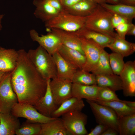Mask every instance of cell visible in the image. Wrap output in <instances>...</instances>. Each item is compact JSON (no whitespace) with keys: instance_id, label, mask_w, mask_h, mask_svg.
<instances>
[{"instance_id":"1","label":"cell","mask_w":135,"mask_h":135,"mask_svg":"<svg viewBox=\"0 0 135 135\" xmlns=\"http://www.w3.org/2000/svg\"><path fill=\"white\" fill-rule=\"evenodd\" d=\"M17 64L11 72V83L18 102L34 106L44 95L47 80L36 69L24 49L18 50Z\"/></svg>"},{"instance_id":"2","label":"cell","mask_w":135,"mask_h":135,"mask_svg":"<svg viewBox=\"0 0 135 135\" xmlns=\"http://www.w3.org/2000/svg\"><path fill=\"white\" fill-rule=\"evenodd\" d=\"M28 56L42 76L46 80L57 77L56 66L52 55L39 46L35 49H30Z\"/></svg>"},{"instance_id":"3","label":"cell","mask_w":135,"mask_h":135,"mask_svg":"<svg viewBox=\"0 0 135 135\" xmlns=\"http://www.w3.org/2000/svg\"><path fill=\"white\" fill-rule=\"evenodd\" d=\"M113 14L98 4L92 12L86 17L85 27L114 38L116 33L111 25Z\"/></svg>"},{"instance_id":"4","label":"cell","mask_w":135,"mask_h":135,"mask_svg":"<svg viewBox=\"0 0 135 135\" xmlns=\"http://www.w3.org/2000/svg\"><path fill=\"white\" fill-rule=\"evenodd\" d=\"M86 17L73 15L64 9L49 21L44 23L47 29L55 28L74 32L85 26Z\"/></svg>"},{"instance_id":"5","label":"cell","mask_w":135,"mask_h":135,"mask_svg":"<svg viewBox=\"0 0 135 135\" xmlns=\"http://www.w3.org/2000/svg\"><path fill=\"white\" fill-rule=\"evenodd\" d=\"M70 135H86V128L88 116L81 111H74L66 113L61 118Z\"/></svg>"},{"instance_id":"6","label":"cell","mask_w":135,"mask_h":135,"mask_svg":"<svg viewBox=\"0 0 135 135\" xmlns=\"http://www.w3.org/2000/svg\"><path fill=\"white\" fill-rule=\"evenodd\" d=\"M98 124L104 125L113 128L118 132V117L116 112L106 106L86 100Z\"/></svg>"},{"instance_id":"7","label":"cell","mask_w":135,"mask_h":135,"mask_svg":"<svg viewBox=\"0 0 135 135\" xmlns=\"http://www.w3.org/2000/svg\"><path fill=\"white\" fill-rule=\"evenodd\" d=\"M11 72H8L0 83V113L11 112L14 105L18 102L17 96L12 88Z\"/></svg>"},{"instance_id":"8","label":"cell","mask_w":135,"mask_h":135,"mask_svg":"<svg viewBox=\"0 0 135 135\" xmlns=\"http://www.w3.org/2000/svg\"><path fill=\"white\" fill-rule=\"evenodd\" d=\"M11 112L17 118H25L28 122L40 124L48 122L56 118L43 115L31 104L18 102L14 106Z\"/></svg>"},{"instance_id":"9","label":"cell","mask_w":135,"mask_h":135,"mask_svg":"<svg viewBox=\"0 0 135 135\" xmlns=\"http://www.w3.org/2000/svg\"><path fill=\"white\" fill-rule=\"evenodd\" d=\"M72 80H69L57 77L50 80V90L55 103L58 106L72 96Z\"/></svg>"},{"instance_id":"10","label":"cell","mask_w":135,"mask_h":135,"mask_svg":"<svg viewBox=\"0 0 135 135\" xmlns=\"http://www.w3.org/2000/svg\"><path fill=\"white\" fill-rule=\"evenodd\" d=\"M80 38L86 60L82 70L92 72L96 65L101 52L104 48L91 40Z\"/></svg>"},{"instance_id":"11","label":"cell","mask_w":135,"mask_h":135,"mask_svg":"<svg viewBox=\"0 0 135 135\" xmlns=\"http://www.w3.org/2000/svg\"><path fill=\"white\" fill-rule=\"evenodd\" d=\"M122 82V90L126 97L135 96V61L125 63L124 68L119 75Z\"/></svg>"},{"instance_id":"12","label":"cell","mask_w":135,"mask_h":135,"mask_svg":"<svg viewBox=\"0 0 135 135\" xmlns=\"http://www.w3.org/2000/svg\"><path fill=\"white\" fill-rule=\"evenodd\" d=\"M29 33L33 41L37 42L39 46L52 55L58 51L62 44L59 38L50 32L46 35L40 36L36 30L32 29L30 30Z\"/></svg>"},{"instance_id":"13","label":"cell","mask_w":135,"mask_h":135,"mask_svg":"<svg viewBox=\"0 0 135 135\" xmlns=\"http://www.w3.org/2000/svg\"><path fill=\"white\" fill-rule=\"evenodd\" d=\"M51 79L47 80V86L44 95L33 106L43 115L51 117L53 112L58 106L54 101L50 90V83Z\"/></svg>"},{"instance_id":"14","label":"cell","mask_w":135,"mask_h":135,"mask_svg":"<svg viewBox=\"0 0 135 135\" xmlns=\"http://www.w3.org/2000/svg\"><path fill=\"white\" fill-rule=\"evenodd\" d=\"M74 32L79 37L92 41L104 49L113 42L114 38L85 26Z\"/></svg>"},{"instance_id":"15","label":"cell","mask_w":135,"mask_h":135,"mask_svg":"<svg viewBox=\"0 0 135 135\" xmlns=\"http://www.w3.org/2000/svg\"><path fill=\"white\" fill-rule=\"evenodd\" d=\"M58 52L64 60L77 69H82L84 66L86 57L78 50L62 44Z\"/></svg>"},{"instance_id":"16","label":"cell","mask_w":135,"mask_h":135,"mask_svg":"<svg viewBox=\"0 0 135 135\" xmlns=\"http://www.w3.org/2000/svg\"><path fill=\"white\" fill-rule=\"evenodd\" d=\"M49 30L50 31V32L53 33L59 38L62 45L77 50L84 55L82 48L80 38L74 32L55 28Z\"/></svg>"},{"instance_id":"17","label":"cell","mask_w":135,"mask_h":135,"mask_svg":"<svg viewBox=\"0 0 135 135\" xmlns=\"http://www.w3.org/2000/svg\"><path fill=\"white\" fill-rule=\"evenodd\" d=\"M18 57V51L0 47V71L12 72L16 66Z\"/></svg>"},{"instance_id":"18","label":"cell","mask_w":135,"mask_h":135,"mask_svg":"<svg viewBox=\"0 0 135 135\" xmlns=\"http://www.w3.org/2000/svg\"><path fill=\"white\" fill-rule=\"evenodd\" d=\"M33 4L36 7L34 16L44 23L55 17L60 12L44 0H34Z\"/></svg>"},{"instance_id":"19","label":"cell","mask_w":135,"mask_h":135,"mask_svg":"<svg viewBox=\"0 0 135 135\" xmlns=\"http://www.w3.org/2000/svg\"><path fill=\"white\" fill-rule=\"evenodd\" d=\"M84 106L82 99L72 96L63 102L53 112L51 117L58 118L70 112L82 111Z\"/></svg>"},{"instance_id":"20","label":"cell","mask_w":135,"mask_h":135,"mask_svg":"<svg viewBox=\"0 0 135 135\" xmlns=\"http://www.w3.org/2000/svg\"><path fill=\"white\" fill-rule=\"evenodd\" d=\"M101 88L96 85H86L72 83V96L80 99L92 100L97 98Z\"/></svg>"},{"instance_id":"21","label":"cell","mask_w":135,"mask_h":135,"mask_svg":"<svg viewBox=\"0 0 135 135\" xmlns=\"http://www.w3.org/2000/svg\"><path fill=\"white\" fill-rule=\"evenodd\" d=\"M20 125L18 118L11 112L0 113V135H14Z\"/></svg>"},{"instance_id":"22","label":"cell","mask_w":135,"mask_h":135,"mask_svg":"<svg viewBox=\"0 0 135 135\" xmlns=\"http://www.w3.org/2000/svg\"><path fill=\"white\" fill-rule=\"evenodd\" d=\"M52 55L56 66L57 77L72 80L73 76L77 69L64 60L58 51Z\"/></svg>"},{"instance_id":"23","label":"cell","mask_w":135,"mask_h":135,"mask_svg":"<svg viewBox=\"0 0 135 135\" xmlns=\"http://www.w3.org/2000/svg\"><path fill=\"white\" fill-rule=\"evenodd\" d=\"M107 48L113 52L119 54L124 57L128 56L135 52V44L120 37L116 33L113 42Z\"/></svg>"},{"instance_id":"24","label":"cell","mask_w":135,"mask_h":135,"mask_svg":"<svg viewBox=\"0 0 135 135\" xmlns=\"http://www.w3.org/2000/svg\"><path fill=\"white\" fill-rule=\"evenodd\" d=\"M96 76V84L100 87L109 88L114 91L122 90V82L119 75L114 74Z\"/></svg>"},{"instance_id":"25","label":"cell","mask_w":135,"mask_h":135,"mask_svg":"<svg viewBox=\"0 0 135 135\" xmlns=\"http://www.w3.org/2000/svg\"><path fill=\"white\" fill-rule=\"evenodd\" d=\"M98 4L90 0H82L72 6L64 9L73 15L87 17L92 12Z\"/></svg>"},{"instance_id":"26","label":"cell","mask_w":135,"mask_h":135,"mask_svg":"<svg viewBox=\"0 0 135 135\" xmlns=\"http://www.w3.org/2000/svg\"><path fill=\"white\" fill-rule=\"evenodd\" d=\"M40 124V135H70L61 118H59Z\"/></svg>"},{"instance_id":"27","label":"cell","mask_w":135,"mask_h":135,"mask_svg":"<svg viewBox=\"0 0 135 135\" xmlns=\"http://www.w3.org/2000/svg\"><path fill=\"white\" fill-rule=\"evenodd\" d=\"M113 14H116L132 22L135 17V6L118 4H111L105 3L100 4Z\"/></svg>"},{"instance_id":"28","label":"cell","mask_w":135,"mask_h":135,"mask_svg":"<svg viewBox=\"0 0 135 135\" xmlns=\"http://www.w3.org/2000/svg\"><path fill=\"white\" fill-rule=\"evenodd\" d=\"M92 100L110 108L116 112L118 118L135 113V109L127 106L124 103L125 100L105 101L94 99Z\"/></svg>"},{"instance_id":"29","label":"cell","mask_w":135,"mask_h":135,"mask_svg":"<svg viewBox=\"0 0 135 135\" xmlns=\"http://www.w3.org/2000/svg\"><path fill=\"white\" fill-rule=\"evenodd\" d=\"M118 129L120 135L135 134V113L118 118Z\"/></svg>"},{"instance_id":"30","label":"cell","mask_w":135,"mask_h":135,"mask_svg":"<svg viewBox=\"0 0 135 135\" xmlns=\"http://www.w3.org/2000/svg\"><path fill=\"white\" fill-rule=\"evenodd\" d=\"M109 54L104 49L102 50L96 65L91 73L95 75L113 73L110 64Z\"/></svg>"},{"instance_id":"31","label":"cell","mask_w":135,"mask_h":135,"mask_svg":"<svg viewBox=\"0 0 135 135\" xmlns=\"http://www.w3.org/2000/svg\"><path fill=\"white\" fill-rule=\"evenodd\" d=\"M72 81V83L82 85H96V76L93 73L82 69H77L74 73Z\"/></svg>"},{"instance_id":"32","label":"cell","mask_w":135,"mask_h":135,"mask_svg":"<svg viewBox=\"0 0 135 135\" xmlns=\"http://www.w3.org/2000/svg\"><path fill=\"white\" fill-rule=\"evenodd\" d=\"M41 130L40 124L33 123L26 120L20 125L16 130V135H40Z\"/></svg>"},{"instance_id":"33","label":"cell","mask_w":135,"mask_h":135,"mask_svg":"<svg viewBox=\"0 0 135 135\" xmlns=\"http://www.w3.org/2000/svg\"><path fill=\"white\" fill-rule=\"evenodd\" d=\"M124 57L120 54L115 52L109 54L110 64L114 74L119 75L123 70L125 64Z\"/></svg>"},{"instance_id":"34","label":"cell","mask_w":135,"mask_h":135,"mask_svg":"<svg viewBox=\"0 0 135 135\" xmlns=\"http://www.w3.org/2000/svg\"><path fill=\"white\" fill-rule=\"evenodd\" d=\"M96 99L105 101H122L118 97L115 92L105 87H101Z\"/></svg>"},{"instance_id":"35","label":"cell","mask_w":135,"mask_h":135,"mask_svg":"<svg viewBox=\"0 0 135 135\" xmlns=\"http://www.w3.org/2000/svg\"><path fill=\"white\" fill-rule=\"evenodd\" d=\"M133 24L132 22L123 23L118 25L115 29L120 37L125 39L128 31Z\"/></svg>"},{"instance_id":"36","label":"cell","mask_w":135,"mask_h":135,"mask_svg":"<svg viewBox=\"0 0 135 135\" xmlns=\"http://www.w3.org/2000/svg\"><path fill=\"white\" fill-rule=\"evenodd\" d=\"M128 22H132L124 17L116 14H113L111 20L112 26L114 29L120 24Z\"/></svg>"},{"instance_id":"37","label":"cell","mask_w":135,"mask_h":135,"mask_svg":"<svg viewBox=\"0 0 135 135\" xmlns=\"http://www.w3.org/2000/svg\"><path fill=\"white\" fill-rule=\"evenodd\" d=\"M108 128L104 125L98 124L94 128L92 129L86 135H102Z\"/></svg>"},{"instance_id":"38","label":"cell","mask_w":135,"mask_h":135,"mask_svg":"<svg viewBox=\"0 0 135 135\" xmlns=\"http://www.w3.org/2000/svg\"><path fill=\"white\" fill-rule=\"evenodd\" d=\"M63 9L74 5L82 0H59Z\"/></svg>"},{"instance_id":"39","label":"cell","mask_w":135,"mask_h":135,"mask_svg":"<svg viewBox=\"0 0 135 135\" xmlns=\"http://www.w3.org/2000/svg\"><path fill=\"white\" fill-rule=\"evenodd\" d=\"M60 11L64 9L59 0H44Z\"/></svg>"},{"instance_id":"40","label":"cell","mask_w":135,"mask_h":135,"mask_svg":"<svg viewBox=\"0 0 135 135\" xmlns=\"http://www.w3.org/2000/svg\"><path fill=\"white\" fill-rule=\"evenodd\" d=\"M118 134V132L116 130L108 128L102 135H117Z\"/></svg>"},{"instance_id":"41","label":"cell","mask_w":135,"mask_h":135,"mask_svg":"<svg viewBox=\"0 0 135 135\" xmlns=\"http://www.w3.org/2000/svg\"><path fill=\"white\" fill-rule=\"evenodd\" d=\"M119 4L135 6V0H119Z\"/></svg>"},{"instance_id":"42","label":"cell","mask_w":135,"mask_h":135,"mask_svg":"<svg viewBox=\"0 0 135 135\" xmlns=\"http://www.w3.org/2000/svg\"><path fill=\"white\" fill-rule=\"evenodd\" d=\"M126 35L129 36H135V25L134 24L130 27Z\"/></svg>"},{"instance_id":"43","label":"cell","mask_w":135,"mask_h":135,"mask_svg":"<svg viewBox=\"0 0 135 135\" xmlns=\"http://www.w3.org/2000/svg\"><path fill=\"white\" fill-rule=\"evenodd\" d=\"M124 103L128 107L134 109H135V102L125 100Z\"/></svg>"},{"instance_id":"44","label":"cell","mask_w":135,"mask_h":135,"mask_svg":"<svg viewBox=\"0 0 135 135\" xmlns=\"http://www.w3.org/2000/svg\"><path fill=\"white\" fill-rule=\"evenodd\" d=\"M106 3L111 4H119V0H106Z\"/></svg>"},{"instance_id":"45","label":"cell","mask_w":135,"mask_h":135,"mask_svg":"<svg viewBox=\"0 0 135 135\" xmlns=\"http://www.w3.org/2000/svg\"><path fill=\"white\" fill-rule=\"evenodd\" d=\"M9 72H5L0 71V83L5 76Z\"/></svg>"},{"instance_id":"46","label":"cell","mask_w":135,"mask_h":135,"mask_svg":"<svg viewBox=\"0 0 135 135\" xmlns=\"http://www.w3.org/2000/svg\"><path fill=\"white\" fill-rule=\"evenodd\" d=\"M96 2L97 4H101L104 3H106V0H90Z\"/></svg>"},{"instance_id":"47","label":"cell","mask_w":135,"mask_h":135,"mask_svg":"<svg viewBox=\"0 0 135 135\" xmlns=\"http://www.w3.org/2000/svg\"><path fill=\"white\" fill-rule=\"evenodd\" d=\"M4 16V14H0V32L1 31L2 28V20Z\"/></svg>"}]
</instances>
